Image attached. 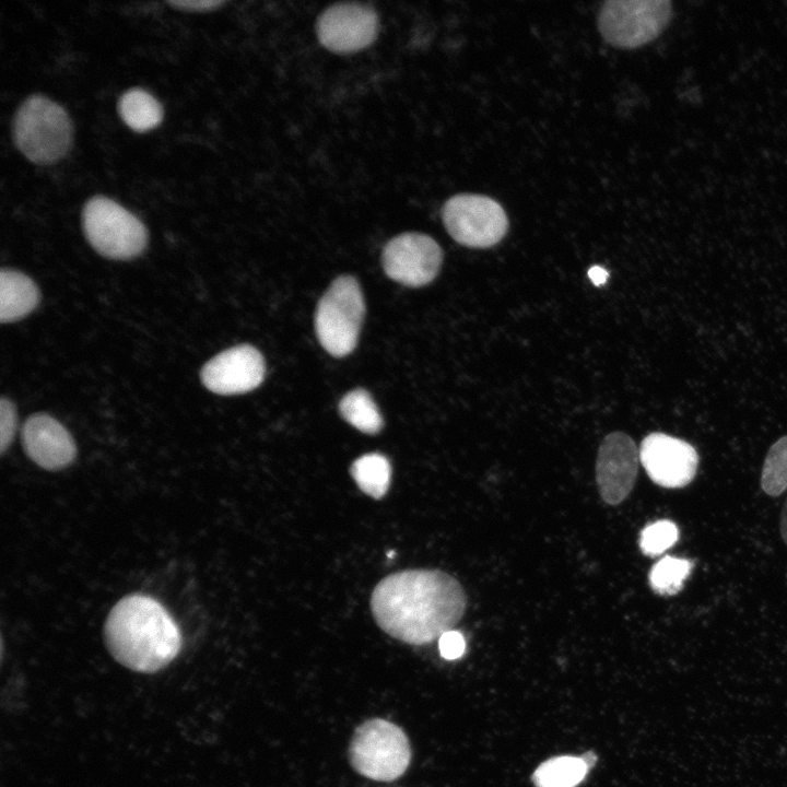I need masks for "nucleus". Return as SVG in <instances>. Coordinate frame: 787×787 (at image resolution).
Returning a JSON list of instances; mask_svg holds the SVG:
<instances>
[{
	"mask_svg": "<svg viewBox=\"0 0 787 787\" xmlns=\"http://www.w3.org/2000/svg\"><path fill=\"white\" fill-rule=\"evenodd\" d=\"M438 647L442 657L453 660L462 656L466 649V642L461 633L451 630L439 637Z\"/></svg>",
	"mask_w": 787,
	"mask_h": 787,
	"instance_id": "nucleus-24",
	"label": "nucleus"
},
{
	"mask_svg": "<svg viewBox=\"0 0 787 787\" xmlns=\"http://www.w3.org/2000/svg\"><path fill=\"white\" fill-rule=\"evenodd\" d=\"M442 219L448 234L471 248H489L502 240L508 230L507 215L494 199L459 193L443 205Z\"/></svg>",
	"mask_w": 787,
	"mask_h": 787,
	"instance_id": "nucleus-8",
	"label": "nucleus"
},
{
	"mask_svg": "<svg viewBox=\"0 0 787 787\" xmlns=\"http://www.w3.org/2000/svg\"><path fill=\"white\" fill-rule=\"evenodd\" d=\"M582 759L585 761V763L588 765L589 768H590V767L595 764V762H596V755L592 754V753H590V752H587V753H585L584 755H582Z\"/></svg>",
	"mask_w": 787,
	"mask_h": 787,
	"instance_id": "nucleus-28",
	"label": "nucleus"
},
{
	"mask_svg": "<svg viewBox=\"0 0 787 787\" xmlns=\"http://www.w3.org/2000/svg\"><path fill=\"white\" fill-rule=\"evenodd\" d=\"M378 16L373 7L360 2H339L318 16L316 33L319 43L336 54L362 50L374 43Z\"/></svg>",
	"mask_w": 787,
	"mask_h": 787,
	"instance_id": "nucleus-9",
	"label": "nucleus"
},
{
	"mask_svg": "<svg viewBox=\"0 0 787 787\" xmlns=\"http://www.w3.org/2000/svg\"><path fill=\"white\" fill-rule=\"evenodd\" d=\"M466 604L460 583L437 569L388 575L371 597V610L378 626L410 645L428 644L451 631L462 618Z\"/></svg>",
	"mask_w": 787,
	"mask_h": 787,
	"instance_id": "nucleus-1",
	"label": "nucleus"
},
{
	"mask_svg": "<svg viewBox=\"0 0 787 787\" xmlns=\"http://www.w3.org/2000/svg\"><path fill=\"white\" fill-rule=\"evenodd\" d=\"M117 110L121 120L136 132L157 127L164 114L161 103L140 87L125 91L117 102Z\"/></svg>",
	"mask_w": 787,
	"mask_h": 787,
	"instance_id": "nucleus-16",
	"label": "nucleus"
},
{
	"mask_svg": "<svg viewBox=\"0 0 787 787\" xmlns=\"http://www.w3.org/2000/svg\"><path fill=\"white\" fill-rule=\"evenodd\" d=\"M779 531L784 542L787 544V498L782 509Z\"/></svg>",
	"mask_w": 787,
	"mask_h": 787,
	"instance_id": "nucleus-27",
	"label": "nucleus"
},
{
	"mask_svg": "<svg viewBox=\"0 0 787 787\" xmlns=\"http://www.w3.org/2000/svg\"><path fill=\"white\" fill-rule=\"evenodd\" d=\"M692 571L688 559L666 555L651 567L648 580L651 589L661 596L679 592Z\"/></svg>",
	"mask_w": 787,
	"mask_h": 787,
	"instance_id": "nucleus-20",
	"label": "nucleus"
},
{
	"mask_svg": "<svg viewBox=\"0 0 787 787\" xmlns=\"http://www.w3.org/2000/svg\"><path fill=\"white\" fill-rule=\"evenodd\" d=\"M21 439L26 456L45 470H62L77 456L71 434L56 419L45 413L33 414L24 422Z\"/></svg>",
	"mask_w": 787,
	"mask_h": 787,
	"instance_id": "nucleus-14",
	"label": "nucleus"
},
{
	"mask_svg": "<svg viewBox=\"0 0 787 787\" xmlns=\"http://www.w3.org/2000/svg\"><path fill=\"white\" fill-rule=\"evenodd\" d=\"M81 222L86 240L108 259H132L146 247L145 225L108 197L96 195L89 198L82 207Z\"/></svg>",
	"mask_w": 787,
	"mask_h": 787,
	"instance_id": "nucleus-5",
	"label": "nucleus"
},
{
	"mask_svg": "<svg viewBox=\"0 0 787 787\" xmlns=\"http://www.w3.org/2000/svg\"><path fill=\"white\" fill-rule=\"evenodd\" d=\"M443 250L435 239L422 233H403L384 247L381 263L385 273L407 286H422L439 272Z\"/></svg>",
	"mask_w": 787,
	"mask_h": 787,
	"instance_id": "nucleus-10",
	"label": "nucleus"
},
{
	"mask_svg": "<svg viewBox=\"0 0 787 787\" xmlns=\"http://www.w3.org/2000/svg\"><path fill=\"white\" fill-rule=\"evenodd\" d=\"M110 655L137 672H155L171 663L181 648L180 631L162 603L133 594L121 598L104 625Z\"/></svg>",
	"mask_w": 787,
	"mask_h": 787,
	"instance_id": "nucleus-2",
	"label": "nucleus"
},
{
	"mask_svg": "<svg viewBox=\"0 0 787 787\" xmlns=\"http://www.w3.org/2000/svg\"><path fill=\"white\" fill-rule=\"evenodd\" d=\"M365 315L363 294L351 275L337 278L320 298L315 329L322 348L336 357L345 356L356 346Z\"/></svg>",
	"mask_w": 787,
	"mask_h": 787,
	"instance_id": "nucleus-6",
	"label": "nucleus"
},
{
	"mask_svg": "<svg viewBox=\"0 0 787 787\" xmlns=\"http://www.w3.org/2000/svg\"><path fill=\"white\" fill-rule=\"evenodd\" d=\"M671 16L668 0H611L599 11L598 28L610 45L633 49L654 40Z\"/></svg>",
	"mask_w": 787,
	"mask_h": 787,
	"instance_id": "nucleus-7",
	"label": "nucleus"
},
{
	"mask_svg": "<svg viewBox=\"0 0 787 787\" xmlns=\"http://www.w3.org/2000/svg\"><path fill=\"white\" fill-rule=\"evenodd\" d=\"M588 277L595 285H602L607 282L609 273L599 266H594L588 270Z\"/></svg>",
	"mask_w": 787,
	"mask_h": 787,
	"instance_id": "nucleus-26",
	"label": "nucleus"
},
{
	"mask_svg": "<svg viewBox=\"0 0 787 787\" xmlns=\"http://www.w3.org/2000/svg\"><path fill=\"white\" fill-rule=\"evenodd\" d=\"M679 539L677 525L660 519L646 526L639 537V548L645 555L656 556L671 548Z\"/></svg>",
	"mask_w": 787,
	"mask_h": 787,
	"instance_id": "nucleus-22",
	"label": "nucleus"
},
{
	"mask_svg": "<svg viewBox=\"0 0 787 787\" xmlns=\"http://www.w3.org/2000/svg\"><path fill=\"white\" fill-rule=\"evenodd\" d=\"M350 472L357 486L367 495L380 498L387 493L391 467L385 456L366 454L352 463Z\"/></svg>",
	"mask_w": 787,
	"mask_h": 787,
	"instance_id": "nucleus-18",
	"label": "nucleus"
},
{
	"mask_svg": "<svg viewBox=\"0 0 787 787\" xmlns=\"http://www.w3.org/2000/svg\"><path fill=\"white\" fill-rule=\"evenodd\" d=\"M265 373L261 353L252 345L239 344L209 360L200 375L203 385L212 392L237 395L257 388Z\"/></svg>",
	"mask_w": 787,
	"mask_h": 787,
	"instance_id": "nucleus-13",
	"label": "nucleus"
},
{
	"mask_svg": "<svg viewBox=\"0 0 787 787\" xmlns=\"http://www.w3.org/2000/svg\"><path fill=\"white\" fill-rule=\"evenodd\" d=\"M39 291L34 281L20 271L2 269L0 272V320L13 322L32 313L39 303Z\"/></svg>",
	"mask_w": 787,
	"mask_h": 787,
	"instance_id": "nucleus-15",
	"label": "nucleus"
},
{
	"mask_svg": "<svg viewBox=\"0 0 787 787\" xmlns=\"http://www.w3.org/2000/svg\"><path fill=\"white\" fill-rule=\"evenodd\" d=\"M223 0H174L168 1V4L184 11L189 12H205L214 10L223 5Z\"/></svg>",
	"mask_w": 787,
	"mask_h": 787,
	"instance_id": "nucleus-25",
	"label": "nucleus"
},
{
	"mask_svg": "<svg viewBox=\"0 0 787 787\" xmlns=\"http://www.w3.org/2000/svg\"><path fill=\"white\" fill-rule=\"evenodd\" d=\"M639 449L623 432H612L600 443L596 460V480L600 497L610 505L623 502L634 488Z\"/></svg>",
	"mask_w": 787,
	"mask_h": 787,
	"instance_id": "nucleus-12",
	"label": "nucleus"
},
{
	"mask_svg": "<svg viewBox=\"0 0 787 787\" xmlns=\"http://www.w3.org/2000/svg\"><path fill=\"white\" fill-rule=\"evenodd\" d=\"M761 488L773 497L787 489V435L770 447L762 467Z\"/></svg>",
	"mask_w": 787,
	"mask_h": 787,
	"instance_id": "nucleus-21",
	"label": "nucleus"
},
{
	"mask_svg": "<svg viewBox=\"0 0 787 787\" xmlns=\"http://www.w3.org/2000/svg\"><path fill=\"white\" fill-rule=\"evenodd\" d=\"M16 411L11 400L0 401V451L4 454L10 447L16 431Z\"/></svg>",
	"mask_w": 787,
	"mask_h": 787,
	"instance_id": "nucleus-23",
	"label": "nucleus"
},
{
	"mask_svg": "<svg viewBox=\"0 0 787 787\" xmlns=\"http://www.w3.org/2000/svg\"><path fill=\"white\" fill-rule=\"evenodd\" d=\"M411 757L406 732L381 718H372L359 725L349 745L352 768L361 776L377 782H392L401 777Z\"/></svg>",
	"mask_w": 787,
	"mask_h": 787,
	"instance_id": "nucleus-4",
	"label": "nucleus"
},
{
	"mask_svg": "<svg viewBox=\"0 0 787 787\" xmlns=\"http://www.w3.org/2000/svg\"><path fill=\"white\" fill-rule=\"evenodd\" d=\"M15 148L32 163L50 165L72 144V124L66 109L45 95L33 94L17 107L12 119Z\"/></svg>",
	"mask_w": 787,
	"mask_h": 787,
	"instance_id": "nucleus-3",
	"label": "nucleus"
},
{
	"mask_svg": "<svg viewBox=\"0 0 787 787\" xmlns=\"http://www.w3.org/2000/svg\"><path fill=\"white\" fill-rule=\"evenodd\" d=\"M588 771L582 756H556L540 764L532 779L537 787H576Z\"/></svg>",
	"mask_w": 787,
	"mask_h": 787,
	"instance_id": "nucleus-17",
	"label": "nucleus"
},
{
	"mask_svg": "<svg viewBox=\"0 0 787 787\" xmlns=\"http://www.w3.org/2000/svg\"><path fill=\"white\" fill-rule=\"evenodd\" d=\"M639 461L654 483L666 489H679L694 479L698 455L688 442L655 432L642 441Z\"/></svg>",
	"mask_w": 787,
	"mask_h": 787,
	"instance_id": "nucleus-11",
	"label": "nucleus"
},
{
	"mask_svg": "<svg viewBox=\"0 0 787 787\" xmlns=\"http://www.w3.org/2000/svg\"><path fill=\"white\" fill-rule=\"evenodd\" d=\"M341 416L359 431L378 433L384 425L379 410L371 395L361 388L348 392L339 403Z\"/></svg>",
	"mask_w": 787,
	"mask_h": 787,
	"instance_id": "nucleus-19",
	"label": "nucleus"
}]
</instances>
